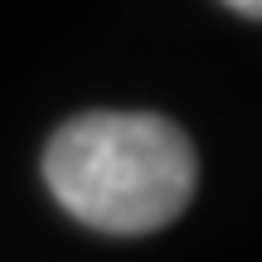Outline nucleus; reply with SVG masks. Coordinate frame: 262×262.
<instances>
[{
    "label": "nucleus",
    "mask_w": 262,
    "mask_h": 262,
    "mask_svg": "<svg viewBox=\"0 0 262 262\" xmlns=\"http://www.w3.org/2000/svg\"><path fill=\"white\" fill-rule=\"evenodd\" d=\"M228 10H238L243 19H262V0H224Z\"/></svg>",
    "instance_id": "2"
},
{
    "label": "nucleus",
    "mask_w": 262,
    "mask_h": 262,
    "mask_svg": "<svg viewBox=\"0 0 262 262\" xmlns=\"http://www.w3.org/2000/svg\"><path fill=\"white\" fill-rule=\"evenodd\" d=\"M194 146L150 112H88L54 131L44 180L54 199L102 233H156L194 194Z\"/></svg>",
    "instance_id": "1"
}]
</instances>
